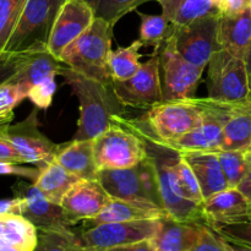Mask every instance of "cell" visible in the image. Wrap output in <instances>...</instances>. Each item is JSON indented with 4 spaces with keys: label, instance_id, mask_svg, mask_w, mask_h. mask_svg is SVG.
<instances>
[{
    "label": "cell",
    "instance_id": "5bb4252c",
    "mask_svg": "<svg viewBox=\"0 0 251 251\" xmlns=\"http://www.w3.org/2000/svg\"><path fill=\"white\" fill-rule=\"evenodd\" d=\"M115 92L126 107L151 108L163 102L161 74H159V49L153 50L145 63H141L135 75L125 81H113Z\"/></svg>",
    "mask_w": 251,
    "mask_h": 251
},
{
    "label": "cell",
    "instance_id": "2e32d148",
    "mask_svg": "<svg viewBox=\"0 0 251 251\" xmlns=\"http://www.w3.org/2000/svg\"><path fill=\"white\" fill-rule=\"evenodd\" d=\"M95 19V12L87 0H66L54 22L48 50L60 60L64 49L80 37Z\"/></svg>",
    "mask_w": 251,
    "mask_h": 251
},
{
    "label": "cell",
    "instance_id": "83f0119b",
    "mask_svg": "<svg viewBox=\"0 0 251 251\" xmlns=\"http://www.w3.org/2000/svg\"><path fill=\"white\" fill-rule=\"evenodd\" d=\"M144 47L140 39L132 42L127 47H120L117 50H112L108 59V68L113 81H125L131 77L139 70L140 48Z\"/></svg>",
    "mask_w": 251,
    "mask_h": 251
},
{
    "label": "cell",
    "instance_id": "e0dca14e",
    "mask_svg": "<svg viewBox=\"0 0 251 251\" xmlns=\"http://www.w3.org/2000/svg\"><path fill=\"white\" fill-rule=\"evenodd\" d=\"M206 226L212 229L251 222V206L237 188H228L202 203Z\"/></svg>",
    "mask_w": 251,
    "mask_h": 251
},
{
    "label": "cell",
    "instance_id": "4316f807",
    "mask_svg": "<svg viewBox=\"0 0 251 251\" xmlns=\"http://www.w3.org/2000/svg\"><path fill=\"white\" fill-rule=\"evenodd\" d=\"M39 169H41L39 176L33 184L48 200L54 203H59V205L61 203L66 193L76 183L82 180L77 176L66 171L55 159Z\"/></svg>",
    "mask_w": 251,
    "mask_h": 251
},
{
    "label": "cell",
    "instance_id": "d590c367",
    "mask_svg": "<svg viewBox=\"0 0 251 251\" xmlns=\"http://www.w3.org/2000/svg\"><path fill=\"white\" fill-rule=\"evenodd\" d=\"M178 174H179V179H180L184 198L188 199V200L191 201V202L202 205L203 201H205V198H203L202 191H201L200 184H199L193 169L190 168L188 162L183 158L181 153H180V158H179V162H178Z\"/></svg>",
    "mask_w": 251,
    "mask_h": 251
},
{
    "label": "cell",
    "instance_id": "d4e9b609",
    "mask_svg": "<svg viewBox=\"0 0 251 251\" xmlns=\"http://www.w3.org/2000/svg\"><path fill=\"white\" fill-rule=\"evenodd\" d=\"M162 7V15L173 26H184L201 17L222 15L223 0H156Z\"/></svg>",
    "mask_w": 251,
    "mask_h": 251
},
{
    "label": "cell",
    "instance_id": "f5cc1de1",
    "mask_svg": "<svg viewBox=\"0 0 251 251\" xmlns=\"http://www.w3.org/2000/svg\"><path fill=\"white\" fill-rule=\"evenodd\" d=\"M250 100H251V97H250Z\"/></svg>",
    "mask_w": 251,
    "mask_h": 251
},
{
    "label": "cell",
    "instance_id": "e575fe53",
    "mask_svg": "<svg viewBox=\"0 0 251 251\" xmlns=\"http://www.w3.org/2000/svg\"><path fill=\"white\" fill-rule=\"evenodd\" d=\"M27 97L28 92L19 83L6 81L0 85V118L11 122L14 118V108Z\"/></svg>",
    "mask_w": 251,
    "mask_h": 251
},
{
    "label": "cell",
    "instance_id": "bcb514c9",
    "mask_svg": "<svg viewBox=\"0 0 251 251\" xmlns=\"http://www.w3.org/2000/svg\"><path fill=\"white\" fill-rule=\"evenodd\" d=\"M218 234V233H217ZM220 235V234H218ZM221 240H222L223 245L227 248L228 251H251V245L244 244V243H239V242H234V240L227 239V238L222 237L220 235Z\"/></svg>",
    "mask_w": 251,
    "mask_h": 251
},
{
    "label": "cell",
    "instance_id": "f1b7e54d",
    "mask_svg": "<svg viewBox=\"0 0 251 251\" xmlns=\"http://www.w3.org/2000/svg\"><path fill=\"white\" fill-rule=\"evenodd\" d=\"M37 228L25 217L19 215L5 216V229L0 242L12 244L27 251H33L37 245Z\"/></svg>",
    "mask_w": 251,
    "mask_h": 251
},
{
    "label": "cell",
    "instance_id": "277c9868",
    "mask_svg": "<svg viewBox=\"0 0 251 251\" xmlns=\"http://www.w3.org/2000/svg\"><path fill=\"white\" fill-rule=\"evenodd\" d=\"M208 97L163 100L149 108L145 120L161 141L172 144L202 123Z\"/></svg>",
    "mask_w": 251,
    "mask_h": 251
},
{
    "label": "cell",
    "instance_id": "d6986e66",
    "mask_svg": "<svg viewBox=\"0 0 251 251\" xmlns=\"http://www.w3.org/2000/svg\"><path fill=\"white\" fill-rule=\"evenodd\" d=\"M221 47L245 60L251 41V6L235 14H222L218 21Z\"/></svg>",
    "mask_w": 251,
    "mask_h": 251
},
{
    "label": "cell",
    "instance_id": "9c48e42d",
    "mask_svg": "<svg viewBox=\"0 0 251 251\" xmlns=\"http://www.w3.org/2000/svg\"><path fill=\"white\" fill-rule=\"evenodd\" d=\"M221 15L201 17L184 26L172 25L167 39L189 63L206 68L213 54L222 49L218 41V21Z\"/></svg>",
    "mask_w": 251,
    "mask_h": 251
},
{
    "label": "cell",
    "instance_id": "7dc6e473",
    "mask_svg": "<svg viewBox=\"0 0 251 251\" xmlns=\"http://www.w3.org/2000/svg\"><path fill=\"white\" fill-rule=\"evenodd\" d=\"M245 64H247L248 74H249V82H250V97H251V41L248 48L247 55H245Z\"/></svg>",
    "mask_w": 251,
    "mask_h": 251
},
{
    "label": "cell",
    "instance_id": "f546056e",
    "mask_svg": "<svg viewBox=\"0 0 251 251\" xmlns=\"http://www.w3.org/2000/svg\"><path fill=\"white\" fill-rule=\"evenodd\" d=\"M33 251H96L88 248L77 233L71 230H38Z\"/></svg>",
    "mask_w": 251,
    "mask_h": 251
},
{
    "label": "cell",
    "instance_id": "30bf717a",
    "mask_svg": "<svg viewBox=\"0 0 251 251\" xmlns=\"http://www.w3.org/2000/svg\"><path fill=\"white\" fill-rule=\"evenodd\" d=\"M37 110L36 107L26 119L17 124L1 125L0 136L11 142L25 163L42 168L55 159L60 145L54 144L39 130Z\"/></svg>",
    "mask_w": 251,
    "mask_h": 251
},
{
    "label": "cell",
    "instance_id": "7402d4cb",
    "mask_svg": "<svg viewBox=\"0 0 251 251\" xmlns=\"http://www.w3.org/2000/svg\"><path fill=\"white\" fill-rule=\"evenodd\" d=\"M55 161L83 180L98 179L100 169L93 152V140H73L60 145Z\"/></svg>",
    "mask_w": 251,
    "mask_h": 251
},
{
    "label": "cell",
    "instance_id": "816d5d0a",
    "mask_svg": "<svg viewBox=\"0 0 251 251\" xmlns=\"http://www.w3.org/2000/svg\"><path fill=\"white\" fill-rule=\"evenodd\" d=\"M249 2H250V6H251V0H249Z\"/></svg>",
    "mask_w": 251,
    "mask_h": 251
},
{
    "label": "cell",
    "instance_id": "484cf974",
    "mask_svg": "<svg viewBox=\"0 0 251 251\" xmlns=\"http://www.w3.org/2000/svg\"><path fill=\"white\" fill-rule=\"evenodd\" d=\"M251 147V100L237 103L223 130L221 151H235Z\"/></svg>",
    "mask_w": 251,
    "mask_h": 251
},
{
    "label": "cell",
    "instance_id": "7c38bea8",
    "mask_svg": "<svg viewBox=\"0 0 251 251\" xmlns=\"http://www.w3.org/2000/svg\"><path fill=\"white\" fill-rule=\"evenodd\" d=\"M159 227L161 218L102 223L92 227H83L82 233L78 235L88 248L102 251L141 240L153 239L158 233Z\"/></svg>",
    "mask_w": 251,
    "mask_h": 251
},
{
    "label": "cell",
    "instance_id": "ab89813d",
    "mask_svg": "<svg viewBox=\"0 0 251 251\" xmlns=\"http://www.w3.org/2000/svg\"><path fill=\"white\" fill-rule=\"evenodd\" d=\"M21 53L0 50V85L9 81L16 74L21 61Z\"/></svg>",
    "mask_w": 251,
    "mask_h": 251
},
{
    "label": "cell",
    "instance_id": "74e56055",
    "mask_svg": "<svg viewBox=\"0 0 251 251\" xmlns=\"http://www.w3.org/2000/svg\"><path fill=\"white\" fill-rule=\"evenodd\" d=\"M22 164L25 163L0 159V176H22V178L29 179V180L34 183L37 178H38L41 169L38 167H26L22 166Z\"/></svg>",
    "mask_w": 251,
    "mask_h": 251
},
{
    "label": "cell",
    "instance_id": "8d00e7d4",
    "mask_svg": "<svg viewBox=\"0 0 251 251\" xmlns=\"http://www.w3.org/2000/svg\"><path fill=\"white\" fill-rule=\"evenodd\" d=\"M55 74L49 75L41 82L34 85L29 90L28 97L29 100L36 105L38 109H48L53 100L54 93H55L56 85H55Z\"/></svg>",
    "mask_w": 251,
    "mask_h": 251
},
{
    "label": "cell",
    "instance_id": "7a4b0ae2",
    "mask_svg": "<svg viewBox=\"0 0 251 251\" xmlns=\"http://www.w3.org/2000/svg\"><path fill=\"white\" fill-rule=\"evenodd\" d=\"M58 75L73 90L80 104L77 130L73 140H93L114 124L119 117H125L126 105L115 92L112 82H102L87 77L61 64Z\"/></svg>",
    "mask_w": 251,
    "mask_h": 251
},
{
    "label": "cell",
    "instance_id": "f6af8a7d",
    "mask_svg": "<svg viewBox=\"0 0 251 251\" xmlns=\"http://www.w3.org/2000/svg\"><path fill=\"white\" fill-rule=\"evenodd\" d=\"M237 189L245 196V199L249 201L251 206V164L249 169H248L247 174H245L244 178H243V180L240 181L239 185L237 186Z\"/></svg>",
    "mask_w": 251,
    "mask_h": 251
},
{
    "label": "cell",
    "instance_id": "836d02e7",
    "mask_svg": "<svg viewBox=\"0 0 251 251\" xmlns=\"http://www.w3.org/2000/svg\"><path fill=\"white\" fill-rule=\"evenodd\" d=\"M27 0H0V50H5Z\"/></svg>",
    "mask_w": 251,
    "mask_h": 251
},
{
    "label": "cell",
    "instance_id": "cb8c5ba5",
    "mask_svg": "<svg viewBox=\"0 0 251 251\" xmlns=\"http://www.w3.org/2000/svg\"><path fill=\"white\" fill-rule=\"evenodd\" d=\"M21 54L19 69L9 81L21 85L27 92L49 75H58L59 69L63 64L48 49Z\"/></svg>",
    "mask_w": 251,
    "mask_h": 251
},
{
    "label": "cell",
    "instance_id": "3957f363",
    "mask_svg": "<svg viewBox=\"0 0 251 251\" xmlns=\"http://www.w3.org/2000/svg\"><path fill=\"white\" fill-rule=\"evenodd\" d=\"M114 26L105 20L96 17L92 25L64 49L61 63L87 77L102 82H112L108 59L113 50Z\"/></svg>",
    "mask_w": 251,
    "mask_h": 251
},
{
    "label": "cell",
    "instance_id": "60d3db41",
    "mask_svg": "<svg viewBox=\"0 0 251 251\" xmlns=\"http://www.w3.org/2000/svg\"><path fill=\"white\" fill-rule=\"evenodd\" d=\"M213 230L222 237L227 238V239L251 245V222L226 226V227H221Z\"/></svg>",
    "mask_w": 251,
    "mask_h": 251
},
{
    "label": "cell",
    "instance_id": "f907efd6",
    "mask_svg": "<svg viewBox=\"0 0 251 251\" xmlns=\"http://www.w3.org/2000/svg\"><path fill=\"white\" fill-rule=\"evenodd\" d=\"M0 119H2V118H0ZM4 120H6V119H4ZM7 122H10V120H7Z\"/></svg>",
    "mask_w": 251,
    "mask_h": 251
},
{
    "label": "cell",
    "instance_id": "ba28073f",
    "mask_svg": "<svg viewBox=\"0 0 251 251\" xmlns=\"http://www.w3.org/2000/svg\"><path fill=\"white\" fill-rule=\"evenodd\" d=\"M93 152L98 169L129 168L149 157L141 137L118 123L93 139Z\"/></svg>",
    "mask_w": 251,
    "mask_h": 251
},
{
    "label": "cell",
    "instance_id": "603a6c76",
    "mask_svg": "<svg viewBox=\"0 0 251 251\" xmlns=\"http://www.w3.org/2000/svg\"><path fill=\"white\" fill-rule=\"evenodd\" d=\"M202 226L180 222L167 216L161 218V227L153 238L157 251H191L200 239Z\"/></svg>",
    "mask_w": 251,
    "mask_h": 251
},
{
    "label": "cell",
    "instance_id": "ac0fdd59",
    "mask_svg": "<svg viewBox=\"0 0 251 251\" xmlns=\"http://www.w3.org/2000/svg\"><path fill=\"white\" fill-rule=\"evenodd\" d=\"M112 196L107 193L98 179L80 180L66 193L61 201V207L69 220L76 225L92 220L102 212L109 203Z\"/></svg>",
    "mask_w": 251,
    "mask_h": 251
},
{
    "label": "cell",
    "instance_id": "5b68a950",
    "mask_svg": "<svg viewBox=\"0 0 251 251\" xmlns=\"http://www.w3.org/2000/svg\"><path fill=\"white\" fill-rule=\"evenodd\" d=\"M66 0H27L5 50L28 53L48 49L54 22Z\"/></svg>",
    "mask_w": 251,
    "mask_h": 251
},
{
    "label": "cell",
    "instance_id": "4dcf8cb0",
    "mask_svg": "<svg viewBox=\"0 0 251 251\" xmlns=\"http://www.w3.org/2000/svg\"><path fill=\"white\" fill-rule=\"evenodd\" d=\"M141 20L140 25V41L144 47H153L161 49L172 31V24L163 15H149L136 11Z\"/></svg>",
    "mask_w": 251,
    "mask_h": 251
},
{
    "label": "cell",
    "instance_id": "8fae6325",
    "mask_svg": "<svg viewBox=\"0 0 251 251\" xmlns=\"http://www.w3.org/2000/svg\"><path fill=\"white\" fill-rule=\"evenodd\" d=\"M205 68L189 63L176 51L167 39L159 49V74H161L163 100H184L193 97L198 88Z\"/></svg>",
    "mask_w": 251,
    "mask_h": 251
},
{
    "label": "cell",
    "instance_id": "c3c4849f",
    "mask_svg": "<svg viewBox=\"0 0 251 251\" xmlns=\"http://www.w3.org/2000/svg\"><path fill=\"white\" fill-rule=\"evenodd\" d=\"M0 251H27L25 249H21L19 247H15L12 244H7V243L0 242Z\"/></svg>",
    "mask_w": 251,
    "mask_h": 251
},
{
    "label": "cell",
    "instance_id": "d6a6232c",
    "mask_svg": "<svg viewBox=\"0 0 251 251\" xmlns=\"http://www.w3.org/2000/svg\"><path fill=\"white\" fill-rule=\"evenodd\" d=\"M96 17L115 25L122 17L152 0H87Z\"/></svg>",
    "mask_w": 251,
    "mask_h": 251
},
{
    "label": "cell",
    "instance_id": "681fc988",
    "mask_svg": "<svg viewBox=\"0 0 251 251\" xmlns=\"http://www.w3.org/2000/svg\"><path fill=\"white\" fill-rule=\"evenodd\" d=\"M10 122H7V120H4V119H0V126L1 125H5V124H9Z\"/></svg>",
    "mask_w": 251,
    "mask_h": 251
},
{
    "label": "cell",
    "instance_id": "7bdbcfd3",
    "mask_svg": "<svg viewBox=\"0 0 251 251\" xmlns=\"http://www.w3.org/2000/svg\"><path fill=\"white\" fill-rule=\"evenodd\" d=\"M102 251H157L153 239L141 240V242L131 243V244L120 245V247L109 248Z\"/></svg>",
    "mask_w": 251,
    "mask_h": 251
},
{
    "label": "cell",
    "instance_id": "ee69618b",
    "mask_svg": "<svg viewBox=\"0 0 251 251\" xmlns=\"http://www.w3.org/2000/svg\"><path fill=\"white\" fill-rule=\"evenodd\" d=\"M7 215L21 216V200L19 198L0 200V216Z\"/></svg>",
    "mask_w": 251,
    "mask_h": 251
},
{
    "label": "cell",
    "instance_id": "52a82bcc",
    "mask_svg": "<svg viewBox=\"0 0 251 251\" xmlns=\"http://www.w3.org/2000/svg\"><path fill=\"white\" fill-rule=\"evenodd\" d=\"M206 68L208 97L227 103L250 100L249 74L244 59L222 48L213 54Z\"/></svg>",
    "mask_w": 251,
    "mask_h": 251
},
{
    "label": "cell",
    "instance_id": "4fadbf2b",
    "mask_svg": "<svg viewBox=\"0 0 251 251\" xmlns=\"http://www.w3.org/2000/svg\"><path fill=\"white\" fill-rule=\"evenodd\" d=\"M208 108L202 123L178 139L168 144L179 152H220L222 150L223 130L237 103L220 102L208 97Z\"/></svg>",
    "mask_w": 251,
    "mask_h": 251
},
{
    "label": "cell",
    "instance_id": "8992f818",
    "mask_svg": "<svg viewBox=\"0 0 251 251\" xmlns=\"http://www.w3.org/2000/svg\"><path fill=\"white\" fill-rule=\"evenodd\" d=\"M98 180L113 199L153 203L163 208L151 158L129 168L100 169Z\"/></svg>",
    "mask_w": 251,
    "mask_h": 251
},
{
    "label": "cell",
    "instance_id": "1f68e13d",
    "mask_svg": "<svg viewBox=\"0 0 251 251\" xmlns=\"http://www.w3.org/2000/svg\"><path fill=\"white\" fill-rule=\"evenodd\" d=\"M217 153L228 186L237 188L251 164V147L235 151H220Z\"/></svg>",
    "mask_w": 251,
    "mask_h": 251
},
{
    "label": "cell",
    "instance_id": "44dd1931",
    "mask_svg": "<svg viewBox=\"0 0 251 251\" xmlns=\"http://www.w3.org/2000/svg\"><path fill=\"white\" fill-rule=\"evenodd\" d=\"M180 153L193 169L205 200L229 188L227 179L223 174L217 152L191 151Z\"/></svg>",
    "mask_w": 251,
    "mask_h": 251
},
{
    "label": "cell",
    "instance_id": "ffe728a7",
    "mask_svg": "<svg viewBox=\"0 0 251 251\" xmlns=\"http://www.w3.org/2000/svg\"><path fill=\"white\" fill-rule=\"evenodd\" d=\"M166 211L153 203L137 202V201L110 199L109 203L102 212L92 220L83 222V227L102 225L112 222H130L141 220H158L166 217Z\"/></svg>",
    "mask_w": 251,
    "mask_h": 251
},
{
    "label": "cell",
    "instance_id": "9a60e30c",
    "mask_svg": "<svg viewBox=\"0 0 251 251\" xmlns=\"http://www.w3.org/2000/svg\"><path fill=\"white\" fill-rule=\"evenodd\" d=\"M21 200V216L37 230H71L74 225L59 203L51 202L34 184L17 183L12 188Z\"/></svg>",
    "mask_w": 251,
    "mask_h": 251
},
{
    "label": "cell",
    "instance_id": "6da1fadb",
    "mask_svg": "<svg viewBox=\"0 0 251 251\" xmlns=\"http://www.w3.org/2000/svg\"><path fill=\"white\" fill-rule=\"evenodd\" d=\"M115 123L124 125L125 127L134 131L145 142L147 154L156 169L159 195L167 217L180 222L206 225L202 205L191 202L184 198L178 174L180 152L174 150L166 142L161 141L152 131L144 117L139 119L119 117L114 120V124Z\"/></svg>",
    "mask_w": 251,
    "mask_h": 251
},
{
    "label": "cell",
    "instance_id": "b9f144b4",
    "mask_svg": "<svg viewBox=\"0 0 251 251\" xmlns=\"http://www.w3.org/2000/svg\"><path fill=\"white\" fill-rule=\"evenodd\" d=\"M0 159H6V161L25 163L22 157L20 156V153L16 151V149L12 146L11 142L2 136H0Z\"/></svg>",
    "mask_w": 251,
    "mask_h": 251
},
{
    "label": "cell",
    "instance_id": "f35d334b",
    "mask_svg": "<svg viewBox=\"0 0 251 251\" xmlns=\"http://www.w3.org/2000/svg\"><path fill=\"white\" fill-rule=\"evenodd\" d=\"M191 251H228L223 245L221 237L208 226L203 225L199 242Z\"/></svg>",
    "mask_w": 251,
    "mask_h": 251
}]
</instances>
